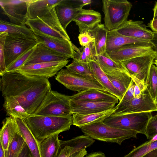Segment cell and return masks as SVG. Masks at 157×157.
Masks as SVG:
<instances>
[{"mask_svg": "<svg viewBox=\"0 0 157 157\" xmlns=\"http://www.w3.org/2000/svg\"><path fill=\"white\" fill-rule=\"evenodd\" d=\"M1 90L3 98L12 96L30 115L34 114L52 90L48 79L27 76L16 71L0 75Z\"/></svg>", "mask_w": 157, "mask_h": 157, "instance_id": "cell-1", "label": "cell"}, {"mask_svg": "<svg viewBox=\"0 0 157 157\" xmlns=\"http://www.w3.org/2000/svg\"><path fill=\"white\" fill-rule=\"evenodd\" d=\"M23 119L40 143L48 137L69 130L73 124L72 115L55 117L33 115Z\"/></svg>", "mask_w": 157, "mask_h": 157, "instance_id": "cell-2", "label": "cell"}, {"mask_svg": "<svg viewBox=\"0 0 157 157\" xmlns=\"http://www.w3.org/2000/svg\"><path fill=\"white\" fill-rule=\"evenodd\" d=\"M82 132L86 136L98 140L121 145L125 140L136 138L138 133L133 130H125L112 127L103 122L82 127Z\"/></svg>", "mask_w": 157, "mask_h": 157, "instance_id": "cell-3", "label": "cell"}, {"mask_svg": "<svg viewBox=\"0 0 157 157\" xmlns=\"http://www.w3.org/2000/svg\"><path fill=\"white\" fill-rule=\"evenodd\" d=\"M104 25L109 31L115 30L127 21L132 6L127 0H102Z\"/></svg>", "mask_w": 157, "mask_h": 157, "instance_id": "cell-4", "label": "cell"}, {"mask_svg": "<svg viewBox=\"0 0 157 157\" xmlns=\"http://www.w3.org/2000/svg\"><path fill=\"white\" fill-rule=\"evenodd\" d=\"M71 97V96L51 90L34 115L55 117L72 116L70 104Z\"/></svg>", "mask_w": 157, "mask_h": 157, "instance_id": "cell-5", "label": "cell"}, {"mask_svg": "<svg viewBox=\"0 0 157 157\" xmlns=\"http://www.w3.org/2000/svg\"><path fill=\"white\" fill-rule=\"evenodd\" d=\"M152 116V112L111 115L103 122L112 127L144 134L148 121Z\"/></svg>", "mask_w": 157, "mask_h": 157, "instance_id": "cell-6", "label": "cell"}, {"mask_svg": "<svg viewBox=\"0 0 157 157\" xmlns=\"http://www.w3.org/2000/svg\"><path fill=\"white\" fill-rule=\"evenodd\" d=\"M56 79L67 89L78 92L90 89L107 92L96 80H90L72 73L67 69H62L57 74Z\"/></svg>", "mask_w": 157, "mask_h": 157, "instance_id": "cell-7", "label": "cell"}, {"mask_svg": "<svg viewBox=\"0 0 157 157\" xmlns=\"http://www.w3.org/2000/svg\"><path fill=\"white\" fill-rule=\"evenodd\" d=\"M37 43L35 40L7 33L4 45L6 67L25 52L34 47Z\"/></svg>", "mask_w": 157, "mask_h": 157, "instance_id": "cell-8", "label": "cell"}, {"mask_svg": "<svg viewBox=\"0 0 157 157\" xmlns=\"http://www.w3.org/2000/svg\"><path fill=\"white\" fill-rule=\"evenodd\" d=\"M68 59L42 63L22 66L15 71L31 76L48 79L54 76L63 67L66 66Z\"/></svg>", "mask_w": 157, "mask_h": 157, "instance_id": "cell-9", "label": "cell"}, {"mask_svg": "<svg viewBox=\"0 0 157 157\" xmlns=\"http://www.w3.org/2000/svg\"><path fill=\"white\" fill-rule=\"evenodd\" d=\"M157 57L155 52L121 63L131 76L145 81L151 65Z\"/></svg>", "mask_w": 157, "mask_h": 157, "instance_id": "cell-10", "label": "cell"}, {"mask_svg": "<svg viewBox=\"0 0 157 157\" xmlns=\"http://www.w3.org/2000/svg\"><path fill=\"white\" fill-rule=\"evenodd\" d=\"M27 0H0L2 13L9 18L10 22L17 25H25Z\"/></svg>", "mask_w": 157, "mask_h": 157, "instance_id": "cell-11", "label": "cell"}, {"mask_svg": "<svg viewBox=\"0 0 157 157\" xmlns=\"http://www.w3.org/2000/svg\"><path fill=\"white\" fill-rule=\"evenodd\" d=\"M153 46L143 44H136L123 46L107 53L115 62L122 61L155 52Z\"/></svg>", "mask_w": 157, "mask_h": 157, "instance_id": "cell-12", "label": "cell"}, {"mask_svg": "<svg viewBox=\"0 0 157 157\" xmlns=\"http://www.w3.org/2000/svg\"><path fill=\"white\" fill-rule=\"evenodd\" d=\"M36 40L52 50L68 58L73 59L75 52L73 43L70 40L49 36L38 32H33Z\"/></svg>", "mask_w": 157, "mask_h": 157, "instance_id": "cell-13", "label": "cell"}, {"mask_svg": "<svg viewBox=\"0 0 157 157\" xmlns=\"http://www.w3.org/2000/svg\"><path fill=\"white\" fill-rule=\"evenodd\" d=\"M154 111H157V105L147 89L140 98H134L121 109H116L112 115Z\"/></svg>", "mask_w": 157, "mask_h": 157, "instance_id": "cell-14", "label": "cell"}, {"mask_svg": "<svg viewBox=\"0 0 157 157\" xmlns=\"http://www.w3.org/2000/svg\"><path fill=\"white\" fill-rule=\"evenodd\" d=\"M68 59L52 50L42 43L38 42L23 66L59 61Z\"/></svg>", "mask_w": 157, "mask_h": 157, "instance_id": "cell-15", "label": "cell"}, {"mask_svg": "<svg viewBox=\"0 0 157 157\" xmlns=\"http://www.w3.org/2000/svg\"><path fill=\"white\" fill-rule=\"evenodd\" d=\"M70 104L72 114L100 112L114 108L116 105L112 102L71 99Z\"/></svg>", "mask_w": 157, "mask_h": 157, "instance_id": "cell-16", "label": "cell"}, {"mask_svg": "<svg viewBox=\"0 0 157 157\" xmlns=\"http://www.w3.org/2000/svg\"><path fill=\"white\" fill-rule=\"evenodd\" d=\"M115 30L121 34L134 39L151 41L153 37V32L139 21L127 20Z\"/></svg>", "mask_w": 157, "mask_h": 157, "instance_id": "cell-17", "label": "cell"}, {"mask_svg": "<svg viewBox=\"0 0 157 157\" xmlns=\"http://www.w3.org/2000/svg\"><path fill=\"white\" fill-rule=\"evenodd\" d=\"M82 9L76 5L73 0H61L56 5V12L60 24L65 30Z\"/></svg>", "mask_w": 157, "mask_h": 157, "instance_id": "cell-18", "label": "cell"}, {"mask_svg": "<svg viewBox=\"0 0 157 157\" xmlns=\"http://www.w3.org/2000/svg\"><path fill=\"white\" fill-rule=\"evenodd\" d=\"M136 44H146L154 46L151 41L129 37L121 34L116 30L108 31L107 36L106 51L109 53L121 47Z\"/></svg>", "mask_w": 157, "mask_h": 157, "instance_id": "cell-19", "label": "cell"}, {"mask_svg": "<svg viewBox=\"0 0 157 157\" xmlns=\"http://www.w3.org/2000/svg\"><path fill=\"white\" fill-rule=\"evenodd\" d=\"M101 17V13L98 11L82 9L73 21L81 33L89 32L100 24Z\"/></svg>", "mask_w": 157, "mask_h": 157, "instance_id": "cell-20", "label": "cell"}, {"mask_svg": "<svg viewBox=\"0 0 157 157\" xmlns=\"http://www.w3.org/2000/svg\"><path fill=\"white\" fill-rule=\"evenodd\" d=\"M61 0H27V20L40 17L46 14Z\"/></svg>", "mask_w": 157, "mask_h": 157, "instance_id": "cell-21", "label": "cell"}, {"mask_svg": "<svg viewBox=\"0 0 157 157\" xmlns=\"http://www.w3.org/2000/svg\"><path fill=\"white\" fill-rule=\"evenodd\" d=\"M18 126L19 132L29 148L32 157H41L40 143L34 136L24 119L14 117Z\"/></svg>", "mask_w": 157, "mask_h": 157, "instance_id": "cell-22", "label": "cell"}, {"mask_svg": "<svg viewBox=\"0 0 157 157\" xmlns=\"http://www.w3.org/2000/svg\"><path fill=\"white\" fill-rule=\"evenodd\" d=\"M71 100H80L117 103L118 99L109 93L98 89H90L71 96Z\"/></svg>", "mask_w": 157, "mask_h": 157, "instance_id": "cell-23", "label": "cell"}, {"mask_svg": "<svg viewBox=\"0 0 157 157\" xmlns=\"http://www.w3.org/2000/svg\"><path fill=\"white\" fill-rule=\"evenodd\" d=\"M116 107L102 112L86 114H73V124L79 128L96 123L103 122L114 112Z\"/></svg>", "mask_w": 157, "mask_h": 157, "instance_id": "cell-24", "label": "cell"}, {"mask_svg": "<svg viewBox=\"0 0 157 157\" xmlns=\"http://www.w3.org/2000/svg\"><path fill=\"white\" fill-rule=\"evenodd\" d=\"M91 72L95 79L106 90L107 92L117 98L120 101L123 96L112 84L106 74L95 60L89 62Z\"/></svg>", "mask_w": 157, "mask_h": 157, "instance_id": "cell-25", "label": "cell"}, {"mask_svg": "<svg viewBox=\"0 0 157 157\" xmlns=\"http://www.w3.org/2000/svg\"><path fill=\"white\" fill-rule=\"evenodd\" d=\"M19 132L17 124L11 117H6L0 131V142L3 149L7 151L16 134Z\"/></svg>", "mask_w": 157, "mask_h": 157, "instance_id": "cell-26", "label": "cell"}, {"mask_svg": "<svg viewBox=\"0 0 157 157\" xmlns=\"http://www.w3.org/2000/svg\"><path fill=\"white\" fill-rule=\"evenodd\" d=\"M105 74L113 86L123 96L132 80L128 71L124 68Z\"/></svg>", "mask_w": 157, "mask_h": 157, "instance_id": "cell-27", "label": "cell"}, {"mask_svg": "<svg viewBox=\"0 0 157 157\" xmlns=\"http://www.w3.org/2000/svg\"><path fill=\"white\" fill-rule=\"evenodd\" d=\"M25 25L33 32H40L49 36L70 40L69 36L63 34L39 18L28 20Z\"/></svg>", "mask_w": 157, "mask_h": 157, "instance_id": "cell-28", "label": "cell"}, {"mask_svg": "<svg viewBox=\"0 0 157 157\" xmlns=\"http://www.w3.org/2000/svg\"><path fill=\"white\" fill-rule=\"evenodd\" d=\"M8 34L32 39L36 40L33 32L26 25H17L6 21H0V33Z\"/></svg>", "mask_w": 157, "mask_h": 157, "instance_id": "cell-29", "label": "cell"}, {"mask_svg": "<svg viewBox=\"0 0 157 157\" xmlns=\"http://www.w3.org/2000/svg\"><path fill=\"white\" fill-rule=\"evenodd\" d=\"M108 31L104 24L100 23L89 32L94 39L96 56L107 52L106 40Z\"/></svg>", "mask_w": 157, "mask_h": 157, "instance_id": "cell-30", "label": "cell"}, {"mask_svg": "<svg viewBox=\"0 0 157 157\" xmlns=\"http://www.w3.org/2000/svg\"><path fill=\"white\" fill-rule=\"evenodd\" d=\"M58 134L48 137L40 144L41 157H56L61 149Z\"/></svg>", "mask_w": 157, "mask_h": 157, "instance_id": "cell-31", "label": "cell"}, {"mask_svg": "<svg viewBox=\"0 0 157 157\" xmlns=\"http://www.w3.org/2000/svg\"><path fill=\"white\" fill-rule=\"evenodd\" d=\"M4 98L3 106L7 115L13 117H18L22 119L30 116L13 97L9 96Z\"/></svg>", "mask_w": 157, "mask_h": 157, "instance_id": "cell-32", "label": "cell"}, {"mask_svg": "<svg viewBox=\"0 0 157 157\" xmlns=\"http://www.w3.org/2000/svg\"><path fill=\"white\" fill-rule=\"evenodd\" d=\"M66 67L72 73L88 79L96 80L91 72L89 62H82L73 60L71 64Z\"/></svg>", "mask_w": 157, "mask_h": 157, "instance_id": "cell-33", "label": "cell"}, {"mask_svg": "<svg viewBox=\"0 0 157 157\" xmlns=\"http://www.w3.org/2000/svg\"><path fill=\"white\" fill-rule=\"evenodd\" d=\"M94 142L93 139L89 136L82 135L68 140H60V143L61 148L68 146L73 147L79 151L86 149L91 145Z\"/></svg>", "mask_w": 157, "mask_h": 157, "instance_id": "cell-34", "label": "cell"}, {"mask_svg": "<svg viewBox=\"0 0 157 157\" xmlns=\"http://www.w3.org/2000/svg\"><path fill=\"white\" fill-rule=\"evenodd\" d=\"M95 61L105 73L124 68L121 63H117L112 59L107 52L97 56Z\"/></svg>", "mask_w": 157, "mask_h": 157, "instance_id": "cell-35", "label": "cell"}, {"mask_svg": "<svg viewBox=\"0 0 157 157\" xmlns=\"http://www.w3.org/2000/svg\"><path fill=\"white\" fill-rule=\"evenodd\" d=\"M26 144L19 132L17 133L5 151V157H18Z\"/></svg>", "mask_w": 157, "mask_h": 157, "instance_id": "cell-36", "label": "cell"}, {"mask_svg": "<svg viewBox=\"0 0 157 157\" xmlns=\"http://www.w3.org/2000/svg\"><path fill=\"white\" fill-rule=\"evenodd\" d=\"M145 81L147 89L155 102L157 98V67L153 63L151 67Z\"/></svg>", "mask_w": 157, "mask_h": 157, "instance_id": "cell-37", "label": "cell"}, {"mask_svg": "<svg viewBox=\"0 0 157 157\" xmlns=\"http://www.w3.org/2000/svg\"><path fill=\"white\" fill-rule=\"evenodd\" d=\"M34 47L25 52L7 67L6 72H14L22 66L32 52Z\"/></svg>", "mask_w": 157, "mask_h": 157, "instance_id": "cell-38", "label": "cell"}, {"mask_svg": "<svg viewBox=\"0 0 157 157\" xmlns=\"http://www.w3.org/2000/svg\"><path fill=\"white\" fill-rule=\"evenodd\" d=\"M153 150L150 143L146 142L133 149L123 157H142L148 152Z\"/></svg>", "mask_w": 157, "mask_h": 157, "instance_id": "cell-39", "label": "cell"}, {"mask_svg": "<svg viewBox=\"0 0 157 157\" xmlns=\"http://www.w3.org/2000/svg\"><path fill=\"white\" fill-rule=\"evenodd\" d=\"M134 86L135 83L132 80L121 100L116 106V109H119L123 108L135 98L134 91Z\"/></svg>", "mask_w": 157, "mask_h": 157, "instance_id": "cell-40", "label": "cell"}, {"mask_svg": "<svg viewBox=\"0 0 157 157\" xmlns=\"http://www.w3.org/2000/svg\"><path fill=\"white\" fill-rule=\"evenodd\" d=\"M157 134V114L152 116L147 124L144 135L147 139H151Z\"/></svg>", "mask_w": 157, "mask_h": 157, "instance_id": "cell-41", "label": "cell"}, {"mask_svg": "<svg viewBox=\"0 0 157 157\" xmlns=\"http://www.w3.org/2000/svg\"><path fill=\"white\" fill-rule=\"evenodd\" d=\"M6 33H0V75H1L6 72V66L5 63L4 45Z\"/></svg>", "mask_w": 157, "mask_h": 157, "instance_id": "cell-42", "label": "cell"}, {"mask_svg": "<svg viewBox=\"0 0 157 157\" xmlns=\"http://www.w3.org/2000/svg\"><path fill=\"white\" fill-rule=\"evenodd\" d=\"M135 83L134 91L135 98H140L147 89L146 81H141L133 76H131Z\"/></svg>", "mask_w": 157, "mask_h": 157, "instance_id": "cell-43", "label": "cell"}, {"mask_svg": "<svg viewBox=\"0 0 157 157\" xmlns=\"http://www.w3.org/2000/svg\"><path fill=\"white\" fill-rule=\"evenodd\" d=\"M78 37L79 43L82 47H85L94 41V38L89 32L80 33Z\"/></svg>", "mask_w": 157, "mask_h": 157, "instance_id": "cell-44", "label": "cell"}, {"mask_svg": "<svg viewBox=\"0 0 157 157\" xmlns=\"http://www.w3.org/2000/svg\"><path fill=\"white\" fill-rule=\"evenodd\" d=\"M73 46L75 51V57L73 60L82 62H89L84 51V47L80 48H78L73 44Z\"/></svg>", "mask_w": 157, "mask_h": 157, "instance_id": "cell-45", "label": "cell"}, {"mask_svg": "<svg viewBox=\"0 0 157 157\" xmlns=\"http://www.w3.org/2000/svg\"><path fill=\"white\" fill-rule=\"evenodd\" d=\"M85 53L88 61L95 60L96 55L94 42L84 47Z\"/></svg>", "mask_w": 157, "mask_h": 157, "instance_id": "cell-46", "label": "cell"}, {"mask_svg": "<svg viewBox=\"0 0 157 157\" xmlns=\"http://www.w3.org/2000/svg\"><path fill=\"white\" fill-rule=\"evenodd\" d=\"M77 152L78 151L73 147L66 146L61 148L56 157H69L72 154Z\"/></svg>", "mask_w": 157, "mask_h": 157, "instance_id": "cell-47", "label": "cell"}, {"mask_svg": "<svg viewBox=\"0 0 157 157\" xmlns=\"http://www.w3.org/2000/svg\"><path fill=\"white\" fill-rule=\"evenodd\" d=\"M18 157H32L31 151L27 144L24 147Z\"/></svg>", "mask_w": 157, "mask_h": 157, "instance_id": "cell-48", "label": "cell"}, {"mask_svg": "<svg viewBox=\"0 0 157 157\" xmlns=\"http://www.w3.org/2000/svg\"><path fill=\"white\" fill-rule=\"evenodd\" d=\"M73 1L77 6L82 8L84 6L90 4L92 2L90 0H73Z\"/></svg>", "mask_w": 157, "mask_h": 157, "instance_id": "cell-49", "label": "cell"}, {"mask_svg": "<svg viewBox=\"0 0 157 157\" xmlns=\"http://www.w3.org/2000/svg\"><path fill=\"white\" fill-rule=\"evenodd\" d=\"M87 154V151L84 149L74 153L69 157H84Z\"/></svg>", "mask_w": 157, "mask_h": 157, "instance_id": "cell-50", "label": "cell"}, {"mask_svg": "<svg viewBox=\"0 0 157 157\" xmlns=\"http://www.w3.org/2000/svg\"><path fill=\"white\" fill-rule=\"evenodd\" d=\"M153 32H157V19H152L148 24Z\"/></svg>", "mask_w": 157, "mask_h": 157, "instance_id": "cell-51", "label": "cell"}, {"mask_svg": "<svg viewBox=\"0 0 157 157\" xmlns=\"http://www.w3.org/2000/svg\"><path fill=\"white\" fill-rule=\"evenodd\" d=\"M153 37L151 41L154 45V50L157 55V32H153Z\"/></svg>", "mask_w": 157, "mask_h": 157, "instance_id": "cell-52", "label": "cell"}, {"mask_svg": "<svg viewBox=\"0 0 157 157\" xmlns=\"http://www.w3.org/2000/svg\"><path fill=\"white\" fill-rule=\"evenodd\" d=\"M142 157H157V148L148 152Z\"/></svg>", "mask_w": 157, "mask_h": 157, "instance_id": "cell-53", "label": "cell"}, {"mask_svg": "<svg viewBox=\"0 0 157 157\" xmlns=\"http://www.w3.org/2000/svg\"><path fill=\"white\" fill-rule=\"evenodd\" d=\"M85 157H105L104 154L101 152L91 153L86 155Z\"/></svg>", "mask_w": 157, "mask_h": 157, "instance_id": "cell-54", "label": "cell"}, {"mask_svg": "<svg viewBox=\"0 0 157 157\" xmlns=\"http://www.w3.org/2000/svg\"><path fill=\"white\" fill-rule=\"evenodd\" d=\"M153 17L152 19H157V2H156L153 10Z\"/></svg>", "mask_w": 157, "mask_h": 157, "instance_id": "cell-55", "label": "cell"}, {"mask_svg": "<svg viewBox=\"0 0 157 157\" xmlns=\"http://www.w3.org/2000/svg\"><path fill=\"white\" fill-rule=\"evenodd\" d=\"M0 157H5V151L1 144L0 145Z\"/></svg>", "mask_w": 157, "mask_h": 157, "instance_id": "cell-56", "label": "cell"}, {"mask_svg": "<svg viewBox=\"0 0 157 157\" xmlns=\"http://www.w3.org/2000/svg\"><path fill=\"white\" fill-rule=\"evenodd\" d=\"M157 140V134L154 136L150 140L148 141V143H151Z\"/></svg>", "mask_w": 157, "mask_h": 157, "instance_id": "cell-57", "label": "cell"}, {"mask_svg": "<svg viewBox=\"0 0 157 157\" xmlns=\"http://www.w3.org/2000/svg\"><path fill=\"white\" fill-rule=\"evenodd\" d=\"M153 64H154L157 67V58H156L154 60Z\"/></svg>", "mask_w": 157, "mask_h": 157, "instance_id": "cell-58", "label": "cell"}, {"mask_svg": "<svg viewBox=\"0 0 157 157\" xmlns=\"http://www.w3.org/2000/svg\"><path fill=\"white\" fill-rule=\"evenodd\" d=\"M155 103H156L157 105V99H156V100L155 101Z\"/></svg>", "mask_w": 157, "mask_h": 157, "instance_id": "cell-59", "label": "cell"}]
</instances>
